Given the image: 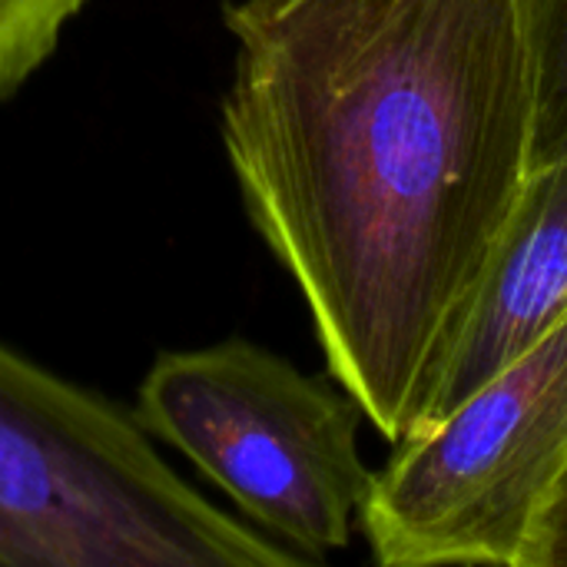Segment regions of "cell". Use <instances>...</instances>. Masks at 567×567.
I'll use <instances>...</instances> for the list:
<instances>
[{"label": "cell", "mask_w": 567, "mask_h": 567, "mask_svg": "<svg viewBox=\"0 0 567 567\" xmlns=\"http://www.w3.org/2000/svg\"><path fill=\"white\" fill-rule=\"evenodd\" d=\"M567 312V140L542 156L452 352L425 429L515 362ZM422 429V432H425Z\"/></svg>", "instance_id": "5b68a950"}, {"label": "cell", "mask_w": 567, "mask_h": 567, "mask_svg": "<svg viewBox=\"0 0 567 567\" xmlns=\"http://www.w3.org/2000/svg\"><path fill=\"white\" fill-rule=\"evenodd\" d=\"M565 472L567 312L445 419L399 445L365 498V535L389 567H522Z\"/></svg>", "instance_id": "277c9868"}, {"label": "cell", "mask_w": 567, "mask_h": 567, "mask_svg": "<svg viewBox=\"0 0 567 567\" xmlns=\"http://www.w3.org/2000/svg\"><path fill=\"white\" fill-rule=\"evenodd\" d=\"M130 415L306 565L349 545L375 482L359 449V405L286 359L246 339L163 352Z\"/></svg>", "instance_id": "3957f363"}, {"label": "cell", "mask_w": 567, "mask_h": 567, "mask_svg": "<svg viewBox=\"0 0 567 567\" xmlns=\"http://www.w3.org/2000/svg\"><path fill=\"white\" fill-rule=\"evenodd\" d=\"M183 482L126 405L0 342V567H299Z\"/></svg>", "instance_id": "7a4b0ae2"}, {"label": "cell", "mask_w": 567, "mask_h": 567, "mask_svg": "<svg viewBox=\"0 0 567 567\" xmlns=\"http://www.w3.org/2000/svg\"><path fill=\"white\" fill-rule=\"evenodd\" d=\"M226 27L249 219L346 395L402 445L542 163L532 0H233Z\"/></svg>", "instance_id": "6da1fadb"}, {"label": "cell", "mask_w": 567, "mask_h": 567, "mask_svg": "<svg viewBox=\"0 0 567 567\" xmlns=\"http://www.w3.org/2000/svg\"><path fill=\"white\" fill-rule=\"evenodd\" d=\"M83 7L86 0H0V103L53 56Z\"/></svg>", "instance_id": "8992f818"}, {"label": "cell", "mask_w": 567, "mask_h": 567, "mask_svg": "<svg viewBox=\"0 0 567 567\" xmlns=\"http://www.w3.org/2000/svg\"><path fill=\"white\" fill-rule=\"evenodd\" d=\"M542 56V156L567 140V0H532Z\"/></svg>", "instance_id": "52a82bcc"}, {"label": "cell", "mask_w": 567, "mask_h": 567, "mask_svg": "<svg viewBox=\"0 0 567 567\" xmlns=\"http://www.w3.org/2000/svg\"><path fill=\"white\" fill-rule=\"evenodd\" d=\"M522 567H567V472L532 528Z\"/></svg>", "instance_id": "ba28073f"}]
</instances>
